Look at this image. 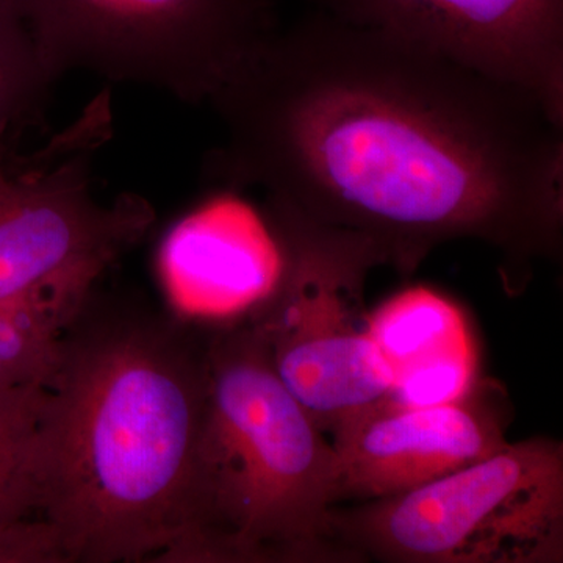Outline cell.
<instances>
[{"instance_id":"obj_1","label":"cell","mask_w":563,"mask_h":563,"mask_svg":"<svg viewBox=\"0 0 563 563\" xmlns=\"http://www.w3.org/2000/svg\"><path fill=\"white\" fill-rule=\"evenodd\" d=\"M209 103L225 133L211 181L358 233L406 276L457 240L498 251L517 287L561 255L563 122L521 88L314 11Z\"/></svg>"},{"instance_id":"obj_2","label":"cell","mask_w":563,"mask_h":563,"mask_svg":"<svg viewBox=\"0 0 563 563\" xmlns=\"http://www.w3.org/2000/svg\"><path fill=\"white\" fill-rule=\"evenodd\" d=\"M207 339L91 292L62 332L32 457L33 515L70 563H196Z\"/></svg>"},{"instance_id":"obj_3","label":"cell","mask_w":563,"mask_h":563,"mask_svg":"<svg viewBox=\"0 0 563 563\" xmlns=\"http://www.w3.org/2000/svg\"><path fill=\"white\" fill-rule=\"evenodd\" d=\"M207 369L198 563L351 561L333 537L335 450L250 322L213 324Z\"/></svg>"},{"instance_id":"obj_4","label":"cell","mask_w":563,"mask_h":563,"mask_svg":"<svg viewBox=\"0 0 563 563\" xmlns=\"http://www.w3.org/2000/svg\"><path fill=\"white\" fill-rule=\"evenodd\" d=\"M351 561L561 563L563 446L550 437L498 453L413 490L332 510Z\"/></svg>"},{"instance_id":"obj_5","label":"cell","mask_w":563,"mask_h":563,"mask_svg":"<svg viewBox=\"0 0 563 563\" xmlns=\"http://www.w3.org/2000/svg\"><path fill=\"white\" fill-rule=\"evenodd\" d=\"M284 250L272 295L243 317L274 372L324 433L342 428L390 390L365 306L369 273L387 266L358 233L328 228L266 199Z\"/></svg>"},{"instance_id":"obj_6","label":"cell","mask_w":563,"mask_h":563,"mask_svg":"<svg viewBox=\"0 0 563 563\" xmlns=\"http://www.w3.org/2000/svg\"><path fill=\"white\" fill-rule=\"evenodd\" d=\"M109 129L102 96L80 131L35 155V165L16 166L0 152V301L27 307L62 332L155 222L139 195L96 196L91 157Z\"/></svg>"},{"instance_id":"obj_7","label":"cell","mask_w":563,"mask_h":563,"mask_svg":"<svg viewBox=\"0 0 563 563\" xmlns=\"http://www.w3.org/2000/svg\"><path fill=\"white\" fill-rule=\"evenodd\" d=\"M58 81L85 70L209 103L277 27L261 0H9Z\"/></svg>"},{"instance_id":"obj_8","label":"cell","mask_w":563,"mask_h":563,"mask_svg":"<svg viewBox=\"0 0 563 563\" xmlns=\"http://www.w3.org/2000/svg\"><path fill=\"white\" fill-rule=\"evenodd\" d=\"M533 96L563 122V0H310Z\"/></svg>"},{"instance_id":"obj_9","label":"cell","mask_w":563,"mask_h":563,"mask_svg":"<svg viewBox=\"0 0 563 563\" xmlns=\"http://www.w3.org/2000/svg\"><path fill=\"white\" fill-rule=\"evenodd\" d=\"M509 410L501 387L483 379L439 406L374 404L332 433L336 501L390 498L498 453L509 443Z\"/></svg>"},{"instance_id":"obj_10","label":"cell","mask_w":563,"mask_h":563,"mask_svg":"<svg viewBox=\"0 0 563 563\" xmlns=\"http://www.w3.org/2000/svg\"><path fill=\"white\" fill-rule=\"evenodd\" d=\"M225 191L163 243V280L187 321L222 324L246 317L272 295L284 269V250L265 210Z\"/></svg>"},{"instance_id":"obj_11","label":"cell","mask_w":563,"mask_h":563,"mask_svg":"<svg viewBox=\"0 0 563 563\" xmlns=\"http://www.w3.org/2000/svg\"><path fill=\"white\" fill-rule=\"evenodd\" d=\"M369 332L390 390L380 401L402 407L457 401L479 380L465 314L450 298L417 285L369 312Z\"/></svg>"},{"instance_id":"obj_12","label":"cell","mask_w":563,"mask_h":563,"mask_svg":"<svg viewBox=\"0 0 563 563\" xmlns=\"http://www.w3.org/2000/svg\"><path fill=\"white\" fill-rule=\"evenodd\" d=\"M52 80L31 33L9 0H0V152L46 122Z\"/></svg>"},{"instance_id":"obj_13","label":"cell","mask_w":563,"mask_h":563,"mask_svg":"<svg viewBox=\"0 0 563 563\" xmlns=\"http://www.w3.org/2000/svg\"><path fill=\"white\" fill-rule=\"evenodd\" d=\"M47 387L0 388V525L33 515L32 455Z\"/></svg>"},{"instance_id":"obj_14","label":"cell","mask_w":563,"mask_h":563,"mask_svg":"<svg viewBox=\"0 0 563 563\" xmlns=\"http://www.w3.org/2000/svg\"><path fill=\"white\" fill-rule=\"evenodd\" d=\"M60 336V329L27 307L0 301V388L47 387Z\"/></svg>"},{"instance_id":"obj_15","label":"cell","mask_w":563,"mask_h":563,"mask_svg":"<svg viewBox=\"0 0 563 563\" xmlns=\"http://www.w3.org/2000/svg\"><path fill=\"white\" fill-rule=\"evenodd\" d=\"M0 563H70L60 531L46 518L25 515L0 525Z\"/></svg>"},{"instance_id":"obj_16","label":"cell","mask_w":563,"mask_h":563,"mask_svg":"<svg viewBox=\"0 0 563 563\" xmlns=\"http://www.w3.org/2000/svg\"><path fill=\"white\" fill-rule=\"evenodd\" d=\"M261 2H274V0H261Z\"/></svg>"}]
</instances>
